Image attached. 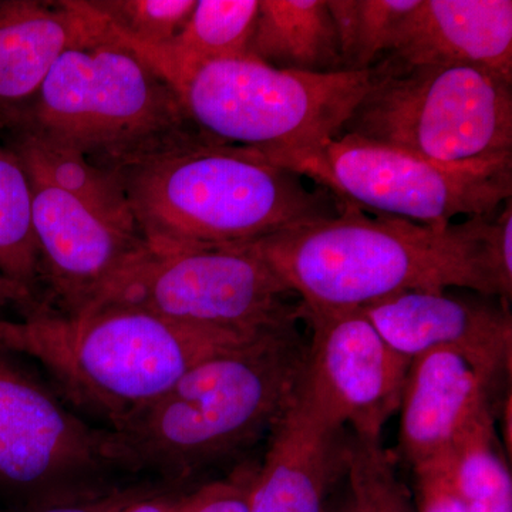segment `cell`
I'll list each match as a JSON object with an SVG mask.
<instances>
[{
    "instance_id": "obj_17",
    "label": "cell",
    "mask_w": 512,
    "mask_h": 512,
    "mask_svg": "<svg viewBox=\"0 0 512 512\" xmlns=\"http://www.w3.org/2000/svg\"><path fill=\"white\" fill-rule=\"evenodd\" d=\"M342 431L322 420L301 384L271 431L251 512H325L330 485L346 468Z\"/></svg>"
},
{
    "instance_id": "obj_7",
    "label": "cell",
    "mask_w": 512,
    "mask_h": 512,
    "mask_svg": "<svg viewBox=\"0 0 512 512\" xmlns=\"http://www.w3.org/2000/svg\"><path fill=\"white\" fill-rule=\"evenodd\" d=\"M342 134L451 167L512 163V82L473 66L383 59Z\"/></svg>"
},
{
    "instance_id": "obj_24",
    "label": "cell",
    "mask_w": 512,
    "mask_h": 512,
    "mask_svg": "<svg viewBox=\"0 0 512 512\" xmlns=\"http://www.w3.org/2000/svg\"><path fill=\"white\" fill-rule=\"evenodd\" d=\"M126 46L151 47L170 42L184 28L195 0H97L89 2Z\"/></svg>"
},
{
    "instance_id": "obj_19",
    "label": "cell",
    "mask_w": 512,
    "mask_h": 512,
    "mask_svg": "<svg viewBox=\"0 0 512 512\" xmlns=\"http://www.w3.org/2000/svg\"><path fill=\"white\" fill-rule=\"evenodd\" d=\"M10 133L8 146L26 173L72 195L111 227L141 238L126 191L113 170L32 128L16 127Z\"/></svg>"
},
{
    "instance_id": "obj_22",
    "label": "cell",
    "mask_w": 512,
    "mask_h": 512,
    "mask_svg": "<svg viewBox=\"0 0 512 512\" xmlns=\"http://www.w3.org/2000/svg\"><path fill=\"white\" fill-rule=\"evenodd\" d=\"M0 275L35 293L43 276L33 225L32 185L22 161L0 143Z\"/></svg>"
},
{
    "instance_id": "obj_4",
    "label": "cell",
    "mask_w": 512,
    "mask_h": 512,
    "mask_svg": "<svg viewBox=\"0 0 512 512\" xmlns=\"http://www.w3.org/2000/svg\"><path fill=\"white\" fill-rule=\"evenodd\" d=\"M262 335L194 328L128 306L56 313L36 305L23 319H0V349L33 357L111 429L198 363Z\"/></svg>"
},
{
    "instance_id": "obj_26",
    "label": "cell",
    "mask_w": 512,
    "mask_h": 512,
    "mask_svg": "<svg viewBox=\"0 0 512 512\" xmlns=\"http://www.w3.org/2000/svg\"><path fill=\"white\" fill-rule=\"evenodd\" d=\"M259 467H242L224 480L185 494L174 512H251Z\"/></svg>"
},
{
    "instance_id": "obj_2",
    "label": "cell",
    "mask_w": 512,
    "mask_h": 512,
    "mask_svg": "<svg viewBox=\"0 0 512 512\" xmlns=\"http://www.w3.org/2000/svg\"><path fill=\"white\" fill-rule=\"evenodd\" d=\"M485 218L436 227L342 204L335 217L248 245L305 312L363 309L409 291L464 288L495 296L480 245Z\"/></svg>"
},
{
    "instance_id": "obj_23",
    "label": "cell",
    "mask_w": 512,
    "mask_h": 512,
    "mask_svg": "<svg viewBox=\"0 0 512 512\" xmlns=\"http://www.w3.org/2000/svg\"><path fill=\"white\" fill-rule=\"evenodd\" d=\"M420 0H326L346 72L377 66L392 52L404 19Z\"/></svg>"
},
{
    "instance_id": "obj_5",
    "label": "cell",
    "mask_w": 512,
    "mask_h": 512,
    "mask_svg": "<svg viewBox=\"0 0 512 512\" xmlns=\"http://www.w3.org/2000/svg\"><path fill=\"white\" fill-rule=\"evenodd\" d=\"M16 127L39 131L110 170L207 136L188 119L173 87L110 29L57 59Z\"/></svg>"
},
{
    "instance_id": "obj_31",
    "label": "cell",
    "mask_w": 512,
    "mask_h": 512,
    "mask_svg": "<svg viewBox=\"0 0 512 512\" xmlns=\"http://www.w3.org/2000/svg\"><path fill=\"white\" fill-rule=\"evenodd\" d=\"M8 305L25 306L29 311L36 306L35 293L0 275V308Z\"/></svg>"
},
{
    "instance_id": "obj_32",
    "label": "cell",
    "mask_w": 512,
    "mask_h": 512,
    "mask_svg": "<svg viewBox=\"0 0 512 512\" xmlns=\"http://www.w3.org/2000/svg\"><path fill=\"white\" fill-rule=\"evenodd\" d=\"M336 512H356V511H355V507H353L352 500H350V498H349L348 503L343 505V507H340L339 510Z\"/></svg>"
},
{
    "instance_id": "obj_16",
    "label": "cell",
    "mask_w": 512,
    "mask_h": 512,
    "mask_svg": "<svg viewBox=\"0 0 512 512\" xmlns=\"http://www.w3.org/2000/svg\"><path fill=\"white\" fill-rule=\"evenodd\" d=\"M493 390L463 357L431 350L414 357L400 402V448L413 468L448 457L458 437L491 409Z\"/></svg>"
},
{
    "instance_id": "obj_14",
    "label": "cell",
    "mask_w": 512,
    "mask_h": 512,
    "mask_svg": "<svg viewBox=\"0 0 512 512\" xmlns=\"http://www.w3.org/2000/svg\"><path fill=\"white\" fill-rule=\"evenodd\" d=\"M107 35L89 2L0 0V130L18 124L66 50Z\"/></svg>"
},
{
    "instance_id": "obj_18",
    "label": "cell",
    "mask_w": 512,
    "mask_h": 512,
    "mask_svg": "<svg viewBox=\"0 0 512 512\" xmlns=\"http://www.w3.org/2000/svg\"><path fill=\"white\" fill-rule=\"evenodd\" d=\"M248 55L279 70L346 72L326 0H259Z\"/></svg>"
},
{
    "instance_id": "obj_21",
    "label": "cell",
    "mask_w": 512,
    "mask_h": 512,
    "mask_svg": "<svg viewBox=\"0 0 512 512\" xmlns=\"http://www.w3.org/2000/svg\"><path fill=\"white\" fill-rule=\"evenodd\" d=\"M444 466L468 512H512V480L498 450L493 407L458 437Z\"/></svg>"
},
{
    "instance_id": "obj_3",
    "label": "cell",
    "mask_w": 512,
    "mask_h": 512,
    "mask_svg": "<svg viewBox=\"0 0 512 512\" xmlns=\"http://www.w3.org/2000/svg\"><path fill=\"white\" fill-rule=\"evenodd\" d=\"M295 325L205 359L110 430L117 461L187 477L274 429L301 389Z\"/></svg>"
},
{
    "instance_id": "obj_30",
    "label": "cell",
    "mask_w": 512,
    "mask_h": 512,
    "mask_svg": "<svg viewBox=\"0 0 512 512\" xmlns=\"http://www.w3.org/2000/svg\"><path fill=\"white\" fill-rule=\"evenodd\" d=\"M183 495L158 494L151 491L120 512H174Z\"/></svg>"
},
{
    "instance_id": "obj_25",
    "label": "cell",
    "mask_w": 512,
    "mask_h": 512,
    "mask_svg": "<svg viewBox=\"0 0 512 512\" xmlns=\"http://www.w3.org/2000/svg\"><path fill=\"white\" fill-rule=\"evenodd\" d=\"M346 473L356 512H412L382 440L353 437L346 444Z\"/></svg>"
},
{
    "instance_id": "obj_28",
    "label": "cell",
    "mask_w": 512,
    "mask_h": 512,
    "mask_svg": "<svg viewBox=\"0 0 512 512\" xmlns=\"http://www.w3.org/2000/svg\"><path fill=\"white\" fill-rule=\"evenodd\" d=\"M419 512H468L443 461L413 468Z\"/></svg>"
},
{
    "instance_id": "obj_13",
    "label": "cell",
    "mask_w": 512,
    "mask_h": 512,
    "mask_svg": "<svg viewBox=\"0 0 512 512\" xmlns=\"http://www.w3.org/2000/svg\"><path fill=\"white\" fill-rule=\"evenodd\" d=\"M29 180L43 276L62 301L64 313L82 312L146 249V242L111 227L59 188L32 175Z\"/></svg>"
},
{
    "instance_id": "obj_27",
    "label": "cell",
    "mask_w": 512,
    "mask_h": 512,
    "mask_svg": "<svg viewBox=\"0 0 512 512\" xmlns=\"http://www.w3.org/2000/svg\"><path fill=\"white\" fill-rule=\"evenodd\" d=\"M480 245L495 296L508 308L512 296V200L493 217L485 218Z\"/></svg>"
},
{
    "instance_id": "obj_12",
    "label": "cell",
    "mask_w": 512,
    "mask_h": 512,
    "mask_svg": "<svg viewBox=\"0 0 512 512\" xmlns=\"http://www.w3.org/2000/svg\"><path fill=\"white\" fill-rule=\"evenodd\" d=\"M377 332L407 359L448 350L463 357L491 390L510 375L512 318L505 306L409 291L362 309Z\"/></svg>"
},
{
    "instance_id": "obj_11",
    "label": "cell",
    "mask_w": 512,
    "mask_h": 512,
    "mask_svg": "<svg viewBox=\"0 0 512 512\" xmlns=\"http://www.w3.org/2000/svg\"><path fill=\"white\" fill-rule=\"evenodd\" d=\"M117 463L110 430H94L42 384L0 357V483L35 487Z\"/></svg>"
},
{
    "instance_id": "obj_1",
    "label": "cell",
    "mask_w": 512,
    "mask_h": 512,
    "mask_svg": "<svg viewBox=\"0 0 512 512\" xmlns=\"http://www.w3.org/2000/svg\"><path fill=\"white\" fill-rule=\"evenodd\" d=\"M113 171L153 252L254 244L342 208L302 175L210 136Z\"/></svg>"
},
{
    "instance_id": "obj_15",
    "label": "cell",
    "mask_w": 512,
    "mask_h": 512,
    "mask_svg": "<svg viewBox=\"0 0 512 512\" xmlns=\"http://www.w3.org/2000/svg\"><path fill=\"white\" fill-rule=\"evenodd\" d=\"M396 66H473L512 82L511 0H420L392 52Z\"/></svg>"
},
{
    "instance_id": "obj_10",
    "label": "cell",
    "mask_w": 512,
    "mask_h": 512,
    "mask_svg": "<svg viewBox=\"0 0 512 512\" xmlns=\"http://www.w3.org/2000/svg\"><path fill=\"white\" fill-rule=\"evenodd\" d=\"M312 328L302 390L330 427L382 440L399 412L412 360L382 338L362 309L305 312Z\"/></svg>"
},
{
    "instance_id": "obj_6",
    "label": "cell",
    "mask_w": 512,
    "mask_h": 512,
    "mask_svg": "<svg viewBox=\"0 0 512 512\" xmlns=\"http://www.w3.org/2000/svg\"><path fill=\"white\" fill-rule=\"evenodd\" d=\"M382 70L383 60L360 72H292L247 56L204 64L173 90L202 133L288 168L343 133Z\"/></svg>"
},
{
    "instance_id": "obj_8",
    "label": "cell",
    "mask_w": 512,
    "mask_h": 512,
    "mask_svg": "<svg viewBox=\"0 0 512 512\" xmlns=\"http://www.w3.org/2000/svg\"><path fill=\"white\" fill-rule=\"evenodd\" d=\"M251 245L134 256L89 306H128L160 318L256 336L295 325L302 306ZM83 312V311H82Z\"/></svg>"
},
{
    "instance_id": "obj_29",
    "label": "cell",
    "mask_w": 512,
    "mask_h": 512,
    "mask_svg": "<svg viewBox=\"0 0 512 512\" xmlns=\"http://www.w3.org/2000/svg\"><path fill=\"white\" fill-rule=\"evenodd\" d=\"M153 490L146 488H124V490H113L106 494L94 495V497L83 498V500L69 501L50 505L36 512H120Z\"/></svg>"
},
{
    "instance_id": "obj_9",
    "label": "cell",
    "mask_w": 512,
    "mask_h": 512,
    "mask_svg": "<svg viewBox=\"0 0 512 512\" xmlns=\"http://www.w3.org/2000/svg\"><path fill=\"white\" fill-rule=\"evenodd\" d=\"M286 170L342 204L436 227L493 217L512 200V163L451 167L352 134H340Z\"/></svg>"
},
{
    "instance_id": "obj_20",
    "label": "cell",
    "mask_w": 512,
    "mask_h": 512,
    "mask_svg": "<svg viewBox=\"0 0 512 512\" xmlns=\"http://www.w3.org/2000/svg\"><path fill=\"white\" fill-rule=\"evenodd\" d=\"M258 9L259 0H200L170 42L127 47L173 87L204 64L249 56Z\"/></svg>"
}]
</instances>
